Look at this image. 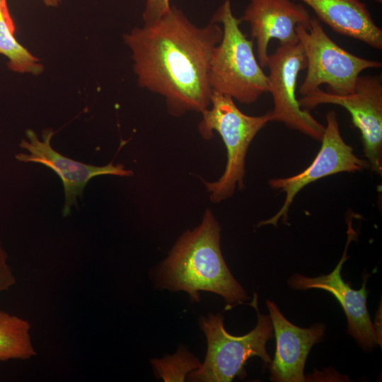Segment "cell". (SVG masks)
<instances>
[{
	"label": "cell",
	"mask_w": 382,
	"mask_h": 382,
	"mask_svg": "<svg viewBox=\"0 0 382 382\" xmlns=\"http://www.w3.org/2000/svg\"><path fill=\"white\" fill-rule=\"evenodd\" d=\"M222 35L217 23L199 27L171 6L158 19L125 34L124 42L139 86L162 96L168 112L179 117L209 107V64Z\"/></svg>",
	"instance_id": "1"
},
{
	"label": "cell",
	"mask_w": 382,
	"mask_h": 382,
	"mask_svg": "<svg viewBox=\"0 0 382 382\" xmlns=\"http://www.w3.org/2000/svg\"><path fill=\"white\" fill-rule=\"evenodd\" d=\"M220 233L219 222L207 209L201 224L183 233L158 268V286L186 291L192 302L199 301V291L219 294L228 305L248 299L224 261Z\"/></svg>",
	"instance_id": "2"
},
{
	"label": "cell",
	"mask_w": 382,
	"mask_h": 382,
	"mask_svg": "<svg viewBox=\"0 0 382 382\" xmlns=\"http://www.w3.org/2000/svg\"><path fill=\"white\" fill-rule=\"evenodd\" d=\"M211 21L221 23L223 30L209 64L212 90L241 103H254L267 92L268 77L255 57L253 40L243 34L240 19L232 13L230 0H225Z\"/></svg>",
	"instance_id": "3"
},
{
	"label": "cell",
	"mask_w": 382,
	"mask_h": 382,
	"mask_svg": "<svg viewBox=\"0 0 382 382\" xmlns=\"http://www.w3.org/2000/svg\"><path fill=\"white\" fill-rule=\"evenodd\" d=\"M198 125L204 139L216 132L221 137L227 152V162L223 175L216 181L203 183L214 203L231 197L236 187L244 186L245 159L250 144L258 132L271 122L270 112L261 116L245 115L231 97L212 91L210 105L202 111Z\"/></svg>",
	"instance_id": "4"
},
{
	"label": "cell",
	"mask_w": 382,
	"mask_h": 382,
	"mask_svg": "<svg viewBox=\"0 0 382 382\" xmlns=\"http://www.w3.org/2000/svg\"><path fill=\"white\" fill-rule=\"evenodd\" d=\"M257 313L256 326L243 336L229 334L224 325L221 313L202 317L199 326L207 337V349L204 363L190 372L187 378L197 382H229L234 377L245 375L247 360L257 356L267 366L272 359L266 349L267 341L274 336L270 315L261 314L257 308V294L250 303Z\"/></svg>",
	"instance_id": "5"
},
{
	"label": "cell",
	"mask_w": 382,
	"mask_h": 382,
	"mask_svg": "<svg viewBox=\"0 0 382 382\" xmlns=\"http://www.w3.org/2000/svg\"><path fill=\"white\" fill-rule=\"evenodd\" d=\"M296 32L306 59L307 71L299 90L302 96L322 84H326L327 92L333 94L352 93L364 70L382 66L378 61L359 57L339 46L314 17L308 29L299 25Z\"/></svg>",
	"instance_id": "6"
},
{
	"label": "cell",
	"mask_w": 382,
	"mask_h": 382,
	"mask_svg": "<svg viewBox=\"0 0 382 382\" xmlns=\"http://www.w3.org/2000/svg\"><path fill=\"white\" fill-rule=\"evenodd\" d=\"M308 110L320 104H334L345 108L353 125L360 131L369 168L377 174L382 171V81L380 76H359L354 91L336 95L318 88L299 99Z\"/></svg>",
	"instance_id": "7"
},
{
	"label": "cell",
	"mask_w": 382,
	"mask_h": 382,
	"mask_svg": "<svg viewBox=\"0 0 382 382\" xmlns=\"http://www.w3.org/2000/svg\"><path fill=\"white\" fill-rule=\"evenodd\" d=\"M268 91L274 108L270 112L271 121L284 124L310 137L320 141L325 126L318 122L308 110L303 109L296 98V90L299 73L306 68V59L302 45L280 44L269 55Z\"/></svg>",
	"instance_id": "8"
},
{
	"label": "cell",
	"mask_w": 382,
	"mask_h": 382,
	"mask_svg": "<svg viewBox=\"0 0 382 382\" xmlns=\"http://www.w3.org/2000/svg\"><path fill=\"white\" fill-rule=\"evenodd\" d=\"M326 127L321 138L320 149L311 165L302 172L288 178L271 179L273 189L286 193L284 202L272 217L262 221L258 226L274 225L282 218L286 221L288 212L297 193L309 183L322 178L342 172H356L369 168L367 161L358 158L352 146L342 137L337 115L334 111L326 114Z\"/></svg>",
	"instance_id": "9"
},
{
	"label": "cell",
	"mask_w": 382,
	"mask_h": 382,
	"mask_svg": "<svg viewBox=\"0 0 382 382\" xmlns=\"http://www.w3.org/2000/svg\"><path fill=\"white\" fill-rule=\"evenodd\" d=\"M28 140L23 139L20 147L29 154L20 153L16 158L21 162L38 163L54 170L60 178L64 189V205L62 210L64 216L71 212L72 206H77L78 197H82L83 190L89 180L98 175H112L130 176L133 172L125 169L122 164L114 166L112 163L97 166L86 164L55 151L51 146L54 132L51 129H44L42 139L32 129L25 132Z\"/></svg>",
	"instance_id": "10"
},
{
	"label": "cell",
	"mask_w": 382,
	"mask_h": 382,
	"mask_svg": "<svg viewBox=\"0 0 382 382\" xmlns=\"http://www.w3.org/2000/svg\"><path fill=\"white\" fill-rule=\"evenodd\" d=\"M355 233L349 224L348 237L344 253L336 267L328 274L308 277L294 274L289 278L288 284L294 289H319L330 292L342 307L347 319V332L364 349H371L381 345V337L371 320L366 306L368 291L366 278L359 290L353 289L341 276L342 265L348 258L347 247Z\"/></svg>",
	"instance_id": "11"
},
{
	"label": "cell",
	"mask_w": 382,
	"mask_h": 382,
	"mask_svg": "<svg viewBox=\"0 0 382 382\" xmlns=\"http://www.w3.org/2000/svg\"><path fill=\"white\" fill-rule=\"evenodd\" d=\"M241 22L250 27V36L257 46L258 62L267 66L268 45L277 39L280 44H296L299 25L309 28L312 17L302 4L291 0H250Z\"/></svg>",
	"instance_id": "12"
},
{
	"label": "cell",
	"mask_w": 382,
	"mask_h": 382,
	"mask_svg": "<svg viewBox=\"0 0 382 382\" xmlns=\"http://www.w3.org/2000/svg\"><path fill=\"white\" fill-rule=\"evenodd\" d=\"M276 339L274 357L267 366L270 379L277 382H303L304 366L311 347L324 336L325 327L316 323L308 328L289 321L272 301H266Z\"/></svg>",
	"instance_id": "13"
},
{
	"label": "cell",
	"mask_w": 382,
	"mask_h": 382,
	"mask_svg": "<svg viewBox=\"0 0 382 382\" xmlns=\"http://www.w3.org/2000/svg\"><path fill=\"white\" fill-rule=\"evenodd\" d=\"M309 6L318 20L344 36L382 50V29L360 0H299Z\"/></svg>",
	"instance_id": "14"
},
{
	"label": "cell",
	"mask_w": 382,
	"mask_h": 382,
	"mask_svg": "<svg viewBox=\"0 0 382 382\" xmlns=\"http://www.w3.org/2000/svg\"><path fill=\"white\" fill-rule=\"evenodd\" d=\"M15 31L6 0H0V54L8 59L7 66L12 71L40 74L44 71L42 64L16 40Z\"/></svg>",
	"instance_id": "15"
},
{
	"label": "cell",
	"mask_w": 382,
	"mask_h": 382,
	"mask_svg": "<svg viewBox=\"0 0 382 382\" xmlns=\"http://www.w3.org/2000/svg\"><path fill=\"white\" fill-rule=\"evenodd\" d=\"M30 330L27 320L0 310V361L25 360L36 355Z\"/></svg>",
	"instance_id": "16"
},
{
	"label": "cell",
	"mask_w": 382,
	"mask_h": 382,
	"mask_svg": "<svg viewBox=\"0 0 382 382\" xmlns=\"http://www.w3.org/2000/svg\"><path fill=\"white\" fill-rule=\"evenodd\" d=\"M151 361L156 376L166 382L184 381L190 372L201 365L199 359L184 347H180L173 355L161 359H153Z\"/></svg>",
	"instance_id": "17"
},
{
	"label": "cell",
	"mask_w": 382,
	"mask_h": 382,
	"mask_svg": "<svg viewBox=\"0 0 382 382\" xmlns=\"http://www.w3.org/2000/svg\"><path fill=\"white\" fill-rule=\"evenodd\" d=\"M170 0H146L142 18L144 23L156 21L170 8Z\"/></svg>",
	"instance_id": "18"
},
{
	"label": "cell",
	"mask_w": 382,
	"mask_h": 382,
	"mask_svg": "<svg viewBox=\"0 0 382 382\" xmlns=\"http://www.w3.org/2000/svg\"><path fill=\"white\" fill-rule=\"evenodd\" d=\"M8 255L0 243V293L9 289L15 283V276L7 262Z\"/></svg>",
	"instance_id": "19"
},
{
	"label": "cell",
	"mask_w": 382,
	"mask_h": 382,
	"mask_svg": "<svg viewBox=\"0 0 382 382\" xmlns=\"http://www.w3.org/2000/svg\"><path fill=\"white\" fill-rule=\"evenodd\" d=\"M43 3L50 7H56L57 6L62 0H42Z\"/></svg>",
	"instance_id": "20"
},
{
	"label": "cell",
	"mask_w": 382,
	"mask_h": 382,
	"mask_svg": "<svg viewBox=\"0 0 382 382\" xmlns=\"http://www.w3.org/2000/svg\"><path fill=\"white\" fill-rule=\"evenodd\" d=\"M374 1H376L377 3H380V4L382 2V0H374Z\"/></svg>",
	"instance_id": "21"
}]
</instances>
